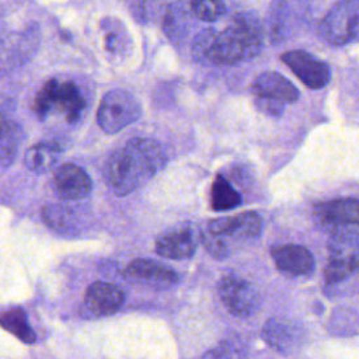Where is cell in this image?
Wrapping results in <instances>:
<instances>
[{"label": "cell", "instance_id": "cell-21", "mask_svg": "<svg viewBox=\"0 0 359 359\" xmlns=\"http://www.w3.org/2000/svg\"><path fill=\"white\" fill-rule=\"evenodd\" d=\"M266 27L269 41L273 45L286 39L289 32V8L286 0H272L268 10Z\"/></svg>", "mask_w": 359, "mask_h": 359}, {"label": "cell", "instance_id": "cell-27", "mask_svg": "<svg viewBox=\"0 0 359 359\" xmlns=\"http://www.w3.org/2000/svg\"><path fill=\"white\" fill-rule=\"evenodd\" d=\"M20 133V128L15 122L7 119L3 114H0V142L14 140Z\"/></svg>", "mask_w": 359, "mask_h": 359}, {"label": "cell", "instance_id": "cell-1", "mask_svg": "<svg viewBox=\"0 0 359 359\" xmlns=\"http://www.w3.org/2000/svg\"><path fill=\"white\" fill-rule=\"evenodd\" d=\"M264 45V27L254 13H237L223 29H203L192 43L201 63L234 65L255 57Z\"/></svg>", "mask_w": 359, "mask_h": 359}, {"label": "cell", "instance_id": "cell-24", "mask_svg": "<svg viewBox=\"0 0 359 359\" xmlns=\"http://www.w3.org/2000/svg\"><path fill=\"white\" fill-rule=\"evenodd\" d=\"M245 349L240 342L224 339L215 348L209 349L202 359H244Z\"/></svg>", "mask_w": 359, "mask_h": 359}, {"label": "cell", "instance_id": "cell-16", "mask_svg": "<svg viewBox=\"0 0 359 359\" xmlns=\"http://www.w3.org/2000/svg\"><path fill=\"white\" fill-rule=\"evenodd\" d=\"M276 268L290 276L310 275L314 269V258L311 252L296 244L278 245L271 251Z\"/></svg>", "mask_w": 359, "mask_h": 359}, {"label": "cell", "instance_id": "cell-5", "mask_svg": "<svg viewBox=\"0 0 359 359\" xmlns=\"http://www.w3.org/2000/svg\"><path fill=\"white\" fill-rule=\"evenodd\" d=\"M140 115L142 107L137 98L126 90L114 88L102 97L97 111V122L105 133L114 135L136 122Z\"/></svg>", "mask_w": 359, "mask_h": 359}, {"label": "cell", "instance_id": "cell-7", "mask_svg": "<svg viewBox=\"0 0 359 359\" xmlns=\"http://www.w3.org/2000/svg\"><path fill=\"white\" fill-rule=\"evenodd\" d=\"M217 292L224 307L236 317H250L259 309V294L244 278L237 275L223 276L217 285Z\"/></svg>", "mask_w": 359, "mask_h": 359}, {"label": "cell", "instance_id": "cell-8", "mask_svg": "<svg viewBox=\"0 0 359 359\" xmlns=\"http://www.w3.org/2000/svg\"><path fill=\"white\" fill-rule=\"evenodd\" d=\"M123 275L129 282L135 285H140V286H146L157 290L170 289L175 286L180 280V276L174 269L157 261L146 259V258H139L132 261L126 266Z\"/></svg>", "mask_w": 359, "mask_h": 359}, {"label": "cell", "instance_id": "cell-12", "mask_svg": "<svg viewBox=\"0 0 359 359\" xmlns=\"http://www.w3.org/2000/svg\"><path fill=\"white\" fill-rule=\"evenodd\" d=\"M196 244V231L188 224H181L158 236L154 248L163 258L185 259L194 255Z\"/></svg>", "mask_w": 359, "mask_h": 359}, {"label": "cell", "instance_id": "cell-20", "mask_svg": "<svg viewBox=\"0 0 359 359\" xmlns=\"http://www.w3.org/2000/svg\"><path fill=\"white\" fill-rule=\"evenodd\" d=\"M191 15L192 13L185 1H177L167 8L164 17V31L172 42L180 43L181 39L187 35L188 28L191 25Z\"/></svg>", "mask_w": 359, "mask_h": 359}, {"label": "cell", "instance_id": "cell-23", "mask_svg": "<svg viewBox=\"0 0 359 359\" xmlns=\"http://www.w3.org/2000/svg\"><path fill=\"white\" fill-rule=\"evenodd\" d=\"M192 15L201 21H216L226 11L223 0H189Z\"/></svg>", "mask_w": 359, "mask_h": 359}, {"label": "cell", "instance_id": "cell-3", "mask_svg": "<svg viewBox=\"0 0 359 359\" xmlns=\"http://www.w3.org/2000/svg\"><path fill=\"white\" fill-rule=\"evenodd\" d=\"M328 254L324 269L327 283H338L359 272V227L342 226L330 230Z\"/></svg>", "mask_w": 359, "mask_h": 359}, {"label": "cell", "instance_id": "cell-13", "mask_svg": "<svg viewBox=\"0 0 359 359\" xmlns=\"http://www.w3.org/2000/svg\"><path fill=\"white\" fill-rule=\"evenodd\" d=\"M123 302V290L109 282H94L87 287L84 294V306L95 317L115 314L119 311Z\"/></svg>", "mask_w": 359, "mask_h": 359}, {"label": "cell", "instance_id": "cell-18", "mask_svg": "<svg viewBox=\"0 0 359 359\" xmlns=\"http://www.w3.org/2000/svg\"><path fill=\"white\" fill-rule=\"evenodd\" d=\"M60 147L55 142H41L31 146L24 154V164L29 171L46 172L57 163Z\"/></svg>", "mask_w": 359, "mask_h": 359}, {"label": "cell", "instance_id": "cell-22", "mask_svg": "<svg viewBox=\"0 0 359 359\" xmlns=\"http://www.w3.org/2000/svg\"><path fill=\"white\" fill-rule=\"evenodd\" d=\"M241 203L240 194L223 177L216 175L210 188V206L213 210H227Z\"/></svg>", "mask_w": 359, "mask_h": 359}, {"label": "cell", "instance_id": "cell-2", "mask_svg": "<svg viewBox=\"0 0 359 359\" xmlns=\"http://www.w3.org/2000/svg\"><path fill=\"white\" fill-rule=\"evenodd\" d=\"M165 161L156 140L133 137L109 157L105 165L107 185L115 195L126 196L160 172Z\"/></svg>", "mask_w": 359, "mask_h": 359}, {"label": "cell", "instance_id": "cell-11", "mask_svg": "<svg viewBox=\"0 0 359 359\" xmlns=\"http://www.w3.org/2000/svg\"><path fill=\"white\" fill-rule=\"evenodd\" d=\"M314 215L328 230L342 226L359 227V199L345 198L318 203L314 206Z\"/></svg>", "mask_w": 359, "mask_h": 359}, {"label": "cell", "instance_id": "cell-9", "mask_svg": "<svg viewBox=\"0 0 359 359\" xmlns=\"http://www.w3.org/2000/svg\"><path fill=\"white\" fill-rule=\"evenodd\" d=\"M280 59L309 88H323L331 79L328 65L306 50H289L282 53Z\"/></svg>", "mask_w": 359, "mask_h": 359}, {"label": "cell", "instance_id": "cell-25", "mask_svg": "<svg viewBox=\"0 0 359 359\" xmlns=\"http://www.w3.org/2000/svg\"><path fill=\"white\" fill-rule=\"evenodd\" d=\"M199 240L212 257H215L217 259H223L229 255V248L224 244V241L222 240V237L212 234L209 230L201 231Z\"/></svg>", "mask_w": 359, "mask_h": 359}, {"label": "cell", "instance_id": "cell-15", "mask_svg": "<svg viewBox=\"0 0 359 359\" xmlns=\"http://www.w3.org/2000/svg\"><path fill=\"white\" fill-rule=\"evenodd\" d=\"M208 230L219 237L254 238L261 231V217L255 212H244L236 216L213 219Z\"/></svg>", "mask_w": 359, "mask_h": 359}, {"label": "cell", "instance_id": "cell-6", "mask_svg": "<svg viewBox=\"0 0 359 359\" xmlns=\"http://www.w3.org/2000/svg\"><path fill=\"white\" fill-rule=\"evenodd\" d=\"M321 36L331 45L359 39V0H339L320 22Z\"/></svg>", "mask_w": 359, "mask_h": 359}, {"label": "cell", "instance_id": "cell-4", "mask_svg": "<svg viewBox=\"0 0 359 359\" xmlns=\"http://www.w3.org/2000/svg\"><path fill=\"white\" fill-rule=\"evenodd\" d=\"M84 107L86 101L77 86L72 81H57L56 79L46 81L34 101V112L39 119H45L56 108L66 115L69 122H74Z\"/></svg>", "mask_w": 359, "mask_h": 359}, {"label": "cell", "instance_id": "cell-14", "mask_svg": "<svg viewBox=\"0 0 359 359\" xmlns=\"http://www.w3.org/2000/svg\"><path fill=\"white\" fill-rule=\"evenodd\" d=\"M262 338L278 352L290 353L303 341V330L292 320L271 318L262 328Z\"/></svg>", "mask_w": 359, "mask_h": 359}, {"label": "cell", "instance_id": "cell-19", "mask_svg": "<svg viewBox=\"0 0 359 359\" xmlns=\"http://www.w3.org/2000/svg\"><path fill=\"white\" fill-rule=\"evenodd\" d=\"M0 327L25 344H34L36 335L31 328L27 314L21 307H10L0 311Z\"/></svg>", "mask_w": 359, "mask_h": 359}, {"label": "cell", "instance_id": "cell-17", "mask_svg": "<svg viewBox=\"0 0 359 359\" xmlns=\"http://www.w3.org/2000/svg\"><path fill=\"white\" fill-rule=\"evenodd\" d=\"M251 90L255 97H266L283 104H292L300 97L299 90L278 72H264L258 74Z\"/></svg>", "mask_w": 359, "mask_h": 359}, {"label": "cell", "instance_id": "cell-10", "mask_svg": "<svg viewBox=\"0 0 359 359\" xmlns=\"http://www.w3.org/2000/svg\"><path fill=\"white\" fill-rule=\"evenodd\" d=\"M52 187L60 198L67 201H79L90 195L93 182L84 168L73 163H67L55 171Z\"/></svg>", "mask_w": 359, "mask_h": 359}, {"label": "cell", "instance_id": "cell-26", "mask_svg": "<svg viewBox=\"0 0 359 359\" xmlns=\"http://www.w3.org/2000/svg\"><path fill=\"white\" fill-rule=\"evenodd\" d=\"M254 104L258 111H261L262 114L271 115V116L282 115V112L285 111V107H286V104L272 100V98H266V97H255Z\"/></svg>", "mask_w": 359, "mask_h": 359}]
</instances>
